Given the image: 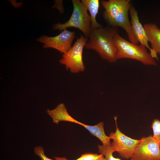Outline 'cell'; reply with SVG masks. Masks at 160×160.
Masks as SVG:
<instances>
[{
    "label": "cell",
    "mask_w": 160,
    "mask_h": 160,
    "mask_svg": "<svg viewBox=\"0 0 160 160\" xmlns=\"http://www.w3.org/2000/svg\"><path fill=\"white\" fill-rule=\"evenodd\" d=\"M118 31L115 27H103L91 29L85 47L96 51L103 59L110 63L118 60L114 37Z\"/></svg>",
    "instance_id": "6da1fadb"
},
{
    "label": "cell",
    "mask_w": 160,
    "mask_h": 160,
    "mask_svg": "<svg viewBox=\"0 0 160 160\" xmlns=\"http://www.w3.org/2000/svg\"><path fill=\"white\" fill-rule=\"evenodd\" d=\"M101 4L104 8L103 16L109 26L119 27L127 33L129 40L133 43L139 42L132 32L128 12L132 4L129 0H102Z\"/></svg>",
    "instance_id": "7a4b0ae2"
},
{
    "label": "cell",
    "mask_w": 160,
    "mask_h": 160,
    "mask_svg": "<svg viewBox=\"0 0 160 160\" xmlns=\"http://www.w3.org/2000/svg\"><path fill=\"white\" fill-rule=\"evenodd\" d=\"M114 39L118 59H131L138 61L145 65H156L155 59L145 47L128 41L120 36L118 31L115 34Z\"/></svg>",
    "instance_id": "3957f363"
},
{
    "label": "cell",
    "mask_w": 160,
    "mask_h": 160,
    "mask_svg": "<svg viewBox=\"0 0 160 160\" xmlns=\"http://www.w3.org/2000/svg\"><path fill=\"white\" fill-rule=\"evenodd\" d=\"M73 9L70 19L65 23H58L54 25V30L63 31L69 27L78 29L88 38L91 31V19L90 15L85 6L79 0H72Z\"/></svg>",
    "instance_id": "277c9868"
},
{
    "label": "cell",
    "mask_w": 160,
    "mask_h": 160,
    "mask_svg": "<svg viewBox=\"0 0 160 160\" xmlns=\"http://www.w3.org/2000/svg\"><path fill=\"white\" fill-rule=\"evenodd\" d=\"M87 40V38L81 34L71 48L63 54L59 61L61 64L64 65L72 73H77L85 70L83 52Z\"/></svg>",
    "instance_id": "5b68a950"
},
{
    "label": "cell",
    "mask_w": 160,
    "mask_h": 160,
    "mask_svg": "<svg viewBox=\"0 0 160 160\" xmlns=\"http://www.w3.org/2000/svg\"><path fill=\"white\" fill-rule=\"evenodd\" d=\"M116 129L114 132H111L109 136L113 142L111 145L115 152H117L122 158L131 159L140 139L137 140L129 137L121 132L117 124V117L114 116Z\"/></svg>",
    "instance_id": "8992f818"
},
{
    "label": "cell",
    "mask_w": 160,
    "mask_h": 160,
    "mask_svg": "<svg viewBox=\"0 0 160 160\" xmlns=\"http://www.w3.org/2000/svg\"><path fill=\"white\" fill-rule=\"evenodd\" d=\"M131 160H160V145L153 136L143 137L137 145Z\"/></svg>",
    "instance_id": "52a82bcc"
},
{
    "label": "cell",
    "mask_w": 160,
    "mask_h": 160,
    "mask_svg": "<svg viewBox=\"0 0 160 160\" xmlns=\"http://www.w3.org/2000/svg\"><path fill=\"white\" fill-rule=\"evenodd\" d=\"M76 35L75 32L65 29L55 36L44 35L37 40L44 44L43 46L44 48H52L64 54L72 47V42Z\"/></svg>",
    "instance_id": "ba28073f"
},
{
    "label": "cell",
    "mask_w": 160,
    "mask_h": 160,
    "mask_svg": "<svg viewBox=\"0 0 160 160\" xmlns=\"http://www.w3.org/2000/svg\"><path fill=\"white\" fill-rule=\"evenodd\" d=\"M129 13L132 31L134 36L141 45L149 50L150 53L153 57V52L148 45L149 41L146 31L143 26L140 22L137 11L132 5L130 8Z\"/></svg>",
    "instance_id": "9c48e42d"
},
{
    "label": "cell",
    "mask_w": 160,
    "mask_h": 160,
    "mask_svg": "<svg viewBox=\"0 0 160 160\" xmlns=\"http://www.w3.org/2000/svg\"><path fill=\"white\" fill-rule=\"evenodd\" d=\"M143 27L151 44L153 57L157 59V54H160V28L152 23L145 24Z\"/></svg>",
    "instance_id": "30bf717a"
},
{
    "label": "cell",
    "mask_w": 160,
    "mask_h": 160,
    "mask_svg": "<svg viewBox=\"0 0 160 160\" xmlns=\"http://www.w3.org/2000/svg\"><path fill=\"white\" fill-rule=\"evenodd\" d=\"M47 114L52 119L53 123L58 124L60 121H66L81 125L83 123L76 120L68 113L66 107L63 103L59 104L55 109L47 110Z\"/></svg>",
    "instance_id": "8fae6325"
},
{
    "label": "cell",
    "mask_w": 160,
    "mask_h": 160,
    "mask_svg": "<svg viewBox=\"0 0 160 160\" xmlns=\"http://www.w3.org/2000/svg\"><path fill=\"white\" fill-rule=\"evenodd\" d=\"M104 124L103 122H100L97 124L90 126L83 123L82 126L87 129L92 135L99 139L102 142L103 145L107 146L111 145V137L105 134L104 128Z\"/></svg>",
    "instance_id": "7c38bea8"
},
{
    "label": "cell",
    "mask_w": 160,
    "mask_h": 160,
    "mask_svg": "<svg viewBox=\"0 0 160 160\" xmlns=\"http://www.w3.org/2000/svg\"><path fill=\"white\" fill-rule=\"evenodd\" d=\"M82 3L85 6L90 14L91 19V29L96 28L102 26L97 21L96 16L98 13L100 7L99 0H82Z\"/></svg>",
    "instance_id": "4fadbf2b"
},
{
    "label": "cell",
    "mask_w": 160,
    "mask_h": 160,
    "mask_svg": "<svg viewBox=\"0 0 160 160\" xmlns=\"http://www.w3.org/2000/svg\"><path fill=\"white\" fill-rule=\"evenodd\" d=\"M54 158L55 160H70L67 159L65 157H54ZM74 160H105V159L102 154L86 153L82 154L79 158Z\"/></svg>",
    "instance_id": "5bb4252c"
},
{
    "label": "cell",
    "mask_w": 160,
    "mask_h": 160,
    "mask_svg": "<svg viewBox=\"0 0 160 160\" xmlns=\"http://www.w3.org/2000/svg\"><path fill=\"white\" fill-rule=\"evenodd\" d=\"M98 148L100 153L104 156L105 160H121L120 158L113 156V153L115 151L111 145L107 146L99 145Z\"/></svg>",
    "instance_id": "9a60e30c"
},
{
    "label": "cell",
    "mask_w": 160,
    "mask_h": 160,
    "mask_svg": "<svg viewBox=\"0 0 160 160\" xmlns=\"http://www.w3.org/2000/svg\"><path fill=\"white\" fill-rule=\"evenodd\" d=\"M151 127L153 131V136L158 141L160 145V120L154 119Z\"/></svg>",
    "instance_id": "2e32d148"
},
{
    "label": "cell",
    "mask_w": 160,
    "mask_h": 160,
    "mask_svg": "<svg viewBox=\"0 0 160 160\" xmlns=\"http://www.w3.org/2000/svg\"><path fill=\"white\" fill-rule=\"evenodd\" d=\"M34 153L36 155L39 156L41 160H55L48 158L45 154L44 149L41 146L35 147Z\"/></svg>",
    "instance_id": "e0dca14e"
}]
</instances>
